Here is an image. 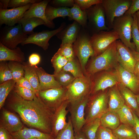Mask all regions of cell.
<instances>
[{"label":"cell","mask_w":139,"mask_h":139,"mask_svg":"<svg viewBox=\"0 0 139 139\" xmlns=\"http://www.w3.org/2000/svg\"><path fill=\"white\" fill-rule=\"evenodd\" d=\"M5 103L9 109L18 114L23 122L30 128L51 133L54 112L44 103L38 95H36L32 101L25 100L13 89Z\"/></svg>","instance_id":"cell-1"},{"label":"cell","mask_w":139,"mask_h":139,"mask_svg":"<svg viewBox=\"0 0 139 139\" xmlns=\"http://www.w3.org/2000/svg\"><path fill=\"white\" fill-rule=\"evenodd\" d=\"M19 23L21 24L23 31L26 35L33 33L34 32L33 30L36 27L41 25H45L43 20L36 17L22 18L19 21Z\"/></svg>","instance_id":"cell-29"},{"label":"cell","mask_w":139,"mask_h":139,"mask_svg":"<svg viewBox=\"0 0 139 139\" xmlns=\"http://www.w3.org/2000/svg\"><path fill=\"white\" fill-rule=\"evenodd\" d=\"M89 27L93 34L110 29L106 24V16L102 3L96 4L86 10Z\"/></svg>","instance_id":"cell-11"},{"label":"cell","mask_w":139,"mask_h":139,"mask_svg":"<svg viewBox=\"0 0 139 139\" xmlns=\"http://www.w3.org/2000/svg\"><path fill=\"white\" fill-rule=\"evenodd\" d=\"M50 2L52 5L57 7H72L75 4L74 0H53Z\"/></svg>","instance_id":"cell-49"},{"label":"cell","mask_w":139,"mask_h":139,"mask_svg":"<svg viewBox=\"0 0 139 139\" xmlns=\"http://www.w3.org/2000/svg\"><path fill=\"white\" fill-rule=\"evenodd\" d=\"M50 1L44 0L32 4L29 9L24 14L23 18H37L43 20L46 26L50 28H54L55 27L54 23L48 19L45 14L46 7Z\"/></svg>","instance_id":"cell-19"},{"label":"cell","mask_w":139,"mask_h":139,"mask_svg":"<svg viewBox=\"0 0 139 139\" xmlns=\"http://www.w3.org/2000/svg\"><path fill=\"white\" fill-rule=\"evenodd\" d=\"M108 91L107 89L90 95L85 110V124L100 118L108 110Z\"/></svg>","instance_id":"cell-4"},{"label":"cell","mask_w":139,"mask_h":139,"mask_svg":"<svg viewBox=\"0 0 139 139\" xmlns=\"http://www.w3.org/2000/svg\"><path fill=\"white\" fill-rule=\"evenodd\" d=\"M8 65L12 74L13 80L16 82L24 76V70L23 63L16 61H10Z\"/></svg>","instance_id":"cell-36"},{"label":"cell","mask_w":139,"mask_h":139,"mask_svg":"<svg viewBox=\"0 0 139 139\" xmlns=\"http://www.w3.org/2000/svg\"><path fill=\"white\" fill-rule=\"evenodd\" d=\"M133 113L135 122V126L133 129L136 133L137 139H139V117L133 111Z\"/></svg>","instance_id":"cell-54"},{"label":"cell","mask_w":139,"mask_h":139,"mask_svg":"<svg viewBox=\"0 0 139 139\" xmlns=\"http://www.w3.org/2000/svg\"><path fill=\"white\" fill-rule=\"evenodd\" d=\"M91 58L86 67V75L91 76L98 72L111 70L118 63L116 41L103 53Z\"/></svg>","instance_id":"cell-2"},{"label":"cell","mask_w":139,"mask_h":139,"mask_svg":"<svg viewBox=\"0 0 139 139\" xmlns=\"http://www.w3.org/2000/svg\"><path fill=\"white\" fill-rule=\"evenodd\" d=\"M113 71L119 83L136 95L139 93V79L134 73L126 70L119 63Z\"/></svg>","instance_id":"cell-15"},{"label":"cell","mask_w":139,"mask_h":139,"mask_svg":"<svg viewBox=\"0 0 139 139\" xmlns=\"http://www.w3.org/2000/svg\"><path fill=\"white\" fill-rule=\"evenodd\" d=\"M108 95V110L116 112L125 104L117 85L109 88Z\"/></svg>","instance_id":"cell-24"},{"label":"cell","mask_w":139,"mask_h":139,"mask_svg":"<svg viewBox=\"0 0 139 139\" xmlns=\"http://www.w3.org/2000/svg\"><path fill=\"white\" fill-rule=\"evenodd\" d=\"M136 75L139 79V62L137 61L134 68V73Z\"/></svg>","instance_id":"cell-58"},{"label":"cell","mask_w":139,"mask_h":139,"mask_svg":"<svg viewBox=\"0 0 139 139\" xmlns=\"http://www.w3.org/2000/svg\"><path fill=\"white\" fill-rule=\"evenodd\" d=\"M5 28L1 36L0 42L9 49L16 48L18 45L22 43L28 37L23 32L20 24Z\"/></svg>","instance_id":"cell-12"},{"label":"cell","mask_w":139,"mask_h":139,"mask_svg":"<svg viewBox=\"0 0 139 139\" xmlns=\"http://www.w3.org/2000/svg\"><path fill=\"white\" fill-rule=\"evenodd\" d=\"M138 117H139V116H138Z\"/></svg>","instance_id":"cell-61"},{"label":"cell","mask_w":139,"mask_h":139,"mask_svg":"<svg viewBox=\"0 0 139 139\" xmlns=\"http://www.w3.org/2000/svg\"><path fill=\"white\" fill-rule=\"evenodd\" d=\"M57 52L66 58L68 61L73 59L76 57L73 44H61Z\"/></svg>","instance_id":"cell-40"},{"label":"cell","mask_w":139,"mask_h":139,"mask_svg":"<svg viewBox=\"0 0 139 139\" xmlns=\"http://www.w3.org/2000/svg\"><path fill=\"white\" fill-rule=\"evenodd\" d=\"M25 60L24 53L20 47L12 49L0 42V62L14 61L23 63Z\"/></svg>","instance_id":"cell-23"},{"label":"cell","mask_w":139,"mask_h":139,"mask_svg":"<svg viewBox=\"0 0 139 139\" xmlns=\"http://www.w3.org/2000/svg\"><path fill=\"white\" fill-rule=\"evenodd\" d=\"M51 63L54 69V75H56L62 70L68 60L57 52L51 59Z\"/></svg>","instance_id":"cell-37"},{"label":"cell","mask_w":139,"mask_h":139,"mask_svg":"<svg viewBox=\"0 0 139 139\" xmlns=\"http://www.w3.org/2000/svg\"><path fill=\"white\" fill-rule=\"evenodd\" d=\"M24 127L19 118L15 114L5 109L1 112L0 127L10 133L17 132Z\"/></svg>","instance_id":"cell-18"},{"label":"cell","mask_w":139,"mask_h":139,"mask_svg":"<svg viewBox=\"0 0 139 139\" xmlns=\"http://www.w3.org/2000/svg\"><path fill=\"white\" fill-rule=\"evenodd\" d=\"M62 70L70 73L75 79L82 78L85 76L80 62L76 57L68 61Z\"/></svg>","instance_id":"cell-34"},{"label":"cell","mask_w":139,"mask_h":139,"mask_svg":"<svg viewBox=\"0 0 139 139\" xmlns=\"http://www.w3.org/2000/svg\"><path fill=\"white\" fill-rule=\"evenodd\" d=\"M129 50L137 61L139 62V52H137L135 50L133 49H129Z\"/></svg>","instance_id":"cell-57"},{"label":"cell","mask_w":139,"mask_h":139,"mask_svg":"<svg viewBox=\"0 0 139 139\" xmlns=\"http://www.w3.org/2000/svg\"><path fill=\"white\" fill-rule=\"evenodd\" d=\"M75 4L82 10H85L92 6L102 3V0H74Z\"/></svg>","instance_id":"cell-46"},{"label":"cell","mask_w":139,"mask_h":139,"mask_svg":"<svg viewBox=\"0 0 139 139\" xmlns=\"http://www.w3.org/2000/svg\"><path fill=\"white\" fill-rule=\"evenodd\" d=\"M133 21V16L125 14L115 19L112 28V30L117 33L119 38L125 46L130 49L136 50L134 44L131 41Z\"/></svg>","instance_id":"cell-6"},{"label":"cell","mask_w":139,"mask_h":139,"mask_svg":"<svg viewBox=\"0 0 139 139\" xmlns=\"http://www.w3.org/2000/svg\"><path fill=\"white\" fill-rule=\"evenodd\" d=\"M54 76L61 86L65 88L70 85L75 79L71 73L63 70Z\"/></svg>","instance_id":"cell-38"},{"label":"cell","mask_w":139,"mask_h":139,"mask_svg":"<svg viewBox=\"0 0 139 139\" xmlns=\"http://www.w3.org/2000/svg\"><path fill=\"white\" fill-rule=\"evenodd\" d=\"M118 39V34L112 30L101 31L93 34L91 36L90 41L94 51V57L103 53Z\"/></svg>","instance_id":"cell-10"},{"label":"cell","mask_w":139,"mask_h":139,"mask_svg":"<svg viewBox=\"0 0 139 139\" xmlns=\"http://www.w3.org/2000/svg\"><path fill=\"white\" fill-rule=\"evenodd\" d=\"M32 4L30 3L24 6L10 9H0V25L5 24L11 27L18 24Z\"/></svg>","instance_id":"cell-16"},{"label":"cell","mask_w":139,"mask_h":139,"mask_svg":"<svg viewBox=\"0 0 139 139\" xmlns=\"http://www.w3.org/2000/svg\"><path fill=\"white\" fill-rule=\"evenodd\" d=\"M68 17L77 22L82 27L86 28L88 18L86 10H82L77 4H75L73 7L70 8Z\"/></svg>","instance_id":"cell-27"},{"label":"cell","mask_w":139,"mask_h":139,"mask_svg":"<svg viewBox=\"0 0 139 139\" xmlns=\"http://www.w3.org/2000/svg\"><path fill=\"white\" fill-rule=\"evenodd\" d=\"M133 21L132 27L131 37L136 46V51L139 52V30L135 13L133 15Z\"/></svg>","instance_id":"cell-43"},{"label":"cell","mask_w":139,"mask_h":139,"mask_svg":"<svg viewBox=\"0 0 139 139\" xmlns=\"http://www.w3.org/2000/svg\"><path fill=\"white\" fill-rule=\"evenodd\" d=\"M13 79L11 73L6 61L0 62V84Z\"/></svg>","instance_id":"cell-42"},{"label":"cell","mask_w":139,"mask_h":139,"mask_svg":"<svg viewBox=\"0 0 139 139\" xmlns=\"http://www.w3.org/2000/svg\"><path fill=\"white\" fill-rule=\"evenodd\" d=\"M11 134L12 139H33L28 130L27 127L25 126L19 131Z\"/></svg>","instance_id":"cell-48"},{"label":"cell","mask_w":139,"mask_h":139,"mask_svg":"<svg viewBox=\"0 0 139 139\" xmlns=\"http://www.w3.org/2000/svg\"><path fill=\"white\" fill-rule=\"evenodd\" d=\"M82 28L73 46L75 56L80 62L84 75H86V64L90 57L94 56V53L90 42L91 36L85 29Z\"/></svg>","instance_id":"cell-3"},{"label":"cell","mask_w":139,"mask_h":139,"mask_svg":"<svg viewBox=\"0 0 139 139\" xmlns=\"http://www.w3.org/2000/svg\"><path fill=\"white\" fill-rule=\"evenodd\" d=\"M81 26L74 21L72 23L65 27L58 33L56 35L62 40L61 44L67 43L73 44L77 39Z\"/></svg>","instance_id":"cell-21"},{"label":"cell","mask_w":139,"mask_h":139,"mask_svg":"<svg viewBox=\"0 0 139 139\" xmlns=\"http://www.w3.org/2000/svg\"><path fill=\"white\" fill-rule=\"evenodd\" d=\"M16 82L13 79L0 84V109L5 104L6 100L10 92L13 89Z\"/></svg>","instance_id":"cell-35"},{"label":"cell","mask_w":139,"mask_h":139,"mask_svg":"<svg viewBox=\"0 0 139 139\" xmlns=\"http://www.w3.org/2000/svg\"><path fill=\"white\" fill-rule=\"evenodd\" d=\"M112 131L118 139H137L134 129L126 125L122 124Z\"/></svg>","instance_id":"cell-33"},{"label":"cell","mask_w":139,"mask_h":139,"mask_svg":"<svg viewBox=\"0 0 139 139\" xmlns=\"http://www.w3.org/2000/svg\"><path fill=\"white\" fill-rule=\"evenodd\" d=\"M40 0H11L9 3L8 7L12 8L21 7L29 4L38 2Z\"/></svg>","instance_id":"cell-47"},{"label":"cell","mask_w":139,"mask_h":139,"mask_svg":"<svg viewBox=\"0 0 139 139\" xmlns=\"http://www.w3.org/2000/svg\"><path fill=\"white\" fill-rule=\"evenodd\" d=\"M65 23L63 22L59 28L54 30L34 32L28 36L21 44L24 45L28 44H33L41 47L45 50L49 46L50 39L62 30L65 27Z\"/></svg>","instance_id":"cell-14"},{"label":"cell","mask_w":139,"mask_h":139,"mask_svg":"<svg viewBox=\"0 0 139 139\" xmlns=\"http://www.w3.org/2000/svg\"><path fill=\"white\" fill-rule=\"evenodd\" d=\"M117 85L125 100V104L138 117L139 116V108L136 95L121 84L119 83Z\"/></svg>","instance_id":"cell-25"},{"label":"cell","mask_w":139,"mask_h":139,"mask_svg":"<svg viewBox=\"0 0 139 139\" xmlns=\"http://www.w3.org/2000/svg\"><path fill=\"white\" fill-rule=\"evenodd\" d=\"M70 8L67 7H54L48 5L45 11L46 17L51 22L56 18L69 16Z\"/></svg>","instance_id":"cell-31"},{"label":"cell","mask_w":139,"mask_h":139,"mask_svg":"<svg viewBox=\"0 0 139 139\" xmlns=\"http://www.w3.org/2000/svg\"><path fill=\"white\" fill-rule=\"evenodd\" d=\"M132 0H102L108 27L112 28L115 19L124 15L130 8Z\"/></svg>","instance_id":"cell-7"},{"label":"cell","mask_w":139,"mask_h":139,"mask_svg":"<svg viewBox=\"0 0 139 139\" xmlns=\"http://www.w3.org/2000/svg\"><path fill=\"white\" fill-rule=\"evenodd\" d=\"M120 121L122 124L134 128L135 125L134 117L132 109L125 104L116 112Z\"/></svg>","instance_id":"cell-30"},{"label":"cell","mask_w":139,"mask_h":139,"mask_svg":"<svg viewBox=\"0 0 139 139\" xmlns=\"http://www.w3.org/2000/svg\"><path fill=\"white\" fill-rule=\"evenodd\" d=\"M116 46L118 63L124 68L134 73V68L137 62L129 48L120 40L116 41Z\"/></svg>","instance_id":"cell-17"},{"label":"cell","mask_w":139,"mask_h":139,"mask_svg":"<svg viewBox=\"0 0 139 139\" xmlns=\"http://www.w3.org/2000/svg\"><path fill=\"white\" fill-rule=\"evenodd\" d=\"M36 70L39 81V91L62 87L56 80L54 74H48L41 67L33 66Z\"/></svg>","instance_id":"cell-22"},{"label":"cell","mask_w":139,"mask_h":139,"mask_svg":"<svg viewBox=\"0 0 139 139\" xmlns=\"http://www.w3.org/2000/svg\"><path fill=\"white\" fill-rule=\"evenodd\" d=\"M23 64L24 70V77L30 82L38 95L39 83L37 73L34 66L30 65L28 62H24Z\"/></svg>","instance_id":"cell-28"},{"label":"cell","mask_w":139,"mask_h":139,"mask_svg":"<svg viewBox=\"0 0 139 139\" xmlns=\"http://www.w3.org/2000/svg\"><path fill=\"white\" fill-rule=\"evenodd\" d=\"M11 134L5 128L0 127V139H12Z\"/></svg>","instance_id":"cell-53"},{"label":"cell","mask_w":139,"mask_h":139,"mask_svg":"<svg viewBox=\"0 0 139 139\" xmlns=\"http://www.w3.org/2000/svg\"><path fill=\"white\" fill-rule=\"evenodd\" d=\"M137 101L138 107L139 108V93L136 94Z\"/></svg>","instance_id":"cell-60"},{"label":"cell","mask_w":139,"mask_h":139,"mask_svg":"<svg viewBox=\"0 0 139 139\" xmlns=\"http://www.w3.org/2000/svg\"><path fill=\"white\" fill-rule=\"evenodd\" d=\"M135 14L137 18V24L139 30V11L136 12Z\"/></svg>","instance_id":"cell-59"},{"label":"cell","mask_w":139,"mask_h":139,"mask_svg":"<svg viewBox=\"0 0 139 139\" xmlns=\"http://www.w3.org/2000/svg\"><path fill=\"white\" fill-rule=\"evenodd\" d=\"M27 129L33 139H55L50 134L44 133L33 128L27 127Z\"/></svg>","instance_id":"cell-45"},{"label":"cell","mask_w":139,"mask_h":139,"mask_svg":"<svg viewBox=\"0 0 139 139\" xmlns=\"http://www.w3.org/2000/svg\"><path fill=\"white\" fill-rule=\"evenodd\" d=\"M28 62L31 66H35L39 64L41 61V57L39 54L33 53L29 57Z\"/></svg>","instance_id":"cell-52"},{"label":"cell","mask_w":139,"mask_h":139,"mask_svg":"<svg viewBox=\"0 0 139 139\" xmlns=\"http://www.w3.org/2000/svg\"><path fill=\"white\" fill-rule=\"evenodd\" d=\"M16 84L20 86L32 90L37 95L36 91L33 88L30 82L24 77H21L16 82Z\"/></svg>","instance_id":"cell-50"},{"label":"cell","mask_w":139,"mask_h":139,"mask_svg":"<svg viewBox=\"0 0 139 139\" xmlns=\"http://www.w3.org/2000/svg\"><path fill=\"white\" fill-rule=\"evenodd\" d=\"M90 95L76 102L69 103L68 110L74 133L81 131L85 123V110Z\"/></svg>","instance_id":"cell-13"},{"label":"cell","mask_w":139,"mask_h":139,"mask_svg":"<svg viewBox=\"0 0 139 139\" xmlns=\"http://www.w3.org/2000/svg\"><path fill=\"white\" fill-rule=\"evenodd\" d=\"M69 102L65 101L54 112L52 121L51 135L55 138L59 132L66 125V116L69 111L66 109Z\"/></svg>","instance_id":"cell-20"},{"label":"cell","mask_w":139,"mask_h":139,"mask_svg":"<svg viewBox=\"0 0 139 139\" xmlns=\"http://www.w3.org/2000/svg\"><path fill=\"white\" fill-rule=\"evenodd\" d=\"M97 139H118L112 130L100 126L97 133Z\"/></svg>","instance_id":"cell-44"},{"label":"cell","mask_w":139,"mask_h":139,"mask_svg":"<svg viewBox=\"0 0 139 139\" xmlns=\"http://www.w3.org/2000/svg\"><path fill=\"white\" fill-rule=\"evenodd\" d=\"M138 11H139V0H132L130 8L125 14L133 16Z\"/></svg>","instance_id":"cell-51"},{"label":"cell","mask_w":139,"mask_h":139,"mask_svg":"<svg viewBox=\"0 0 139 139\" xmlns=\"http://www.w3.org/2000/svg\"><path fill=\"white\" fill-rule=\"evenodd\" d=\"M75 139H88L85 135L81 131L74 133Z\"/></svg>","instance_id":"cell-56"},{"label":"cell","mask_w":139,"mask_h":139,"mask_svg":"<svg viewBox=\"0 0 139 139\" xmlns=\"http://www.w3.org/2000/svg\"><path fill=\"white\" fill-rule=\"evenodd\" d=\"M92 86L91 76L87 75L76 78L67 89L66 99L69 103L80 101L90 95Z\"/></svg>","instance_id":"cell-5"},{"label":"cell","mask_w":139,"mask_h":139,"mask_svg":"<svg viewBox=\"0 0 139 139\" xmlns=\"http://www.w3.org/2000/svg\"><path fill=\"white\" fill-rule=\"evenodd\" d=\"M55 139H75L73 128L70 117L66 125L59 132Z\"/></svg>","instance_id":"cell-39"},{"label":"cell","mask_w":139,"mask_h":139,"mask_svg":"<svg viewBox=\"0 0 139 139\" xmlns=\"http://www.w3.org/2000/svg\"><path fill=\"white\" fill-rule=\"evenodd\" d=\"M67 89L60 87L39 91L42 101L54 112L66 99Z\"/></svg>","instance_id":"cell-8"},{"label":"cell","mask_w":139,"mask_h":139,"mask_svg":"<svg viewBox=\"0 0 139 139\" xmlns=\"http://www.w3.org/2000/svg\"><path fill=\"white\" fill-rule=\"evenodd\" d=\"M100 126V118H97L85 124L81 131L88 139H97V132Z\"/></svg>","instance_id":"cell-32"},{"label":"cell","mask_w":139,"mask_h":139,"mask_svg":"<svg viewBox=\"0 0 139 139\" xmlns=\"http://www.w3.org/2000/svg\"><path fill=\"white\" fill-rule=\"evenodd\" d=\"M13 90L19 96L25 100H33L36 95V93L32 90L20 86L16 84Z\"/></svg>","instance_id":"cell-41"},{"label":"cell","mask_w":139,"mask_h":139,"mask_svg":"<svg viewBox=\"0 0 139 139\" xmlns=\"http://www.w3.org/2000/svg\"><path fill=\"white\" fill-rule=\"evenodd\" d=\"M92 86L90 95L103 91L119 83L113 70L103 71L91 76Z\"/></svg>","instance_id":"cell-9"},{"label":"cell","mask_w":139,"mask_h":139,"mask_svg":"<svg viewBox=\"0 0 139 139\" xmlns=\"http://www.w3.org/2000/svg\"><path fill=\"white\" fill-rule=\"evenodd\" d=\"M101 126L114 130L120 125V121L116 112L108 110L100 118Z\"/></svg>","instance_id":"cell-26"},{"label":"cell","mask_w":139,"mask_h":139,"mask_svg":"<svg viewBox=\"0 0 139 139\" xmlns=\"http://www.w3.org/2000/svg\"><path fill=\"white\" fill-rule=\"evenodd\" d=\"M10 0H1L0 1V9H7Z\"/></svg>","instance_id":"cell-55"}]
</instances>
